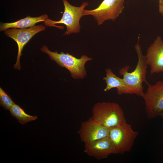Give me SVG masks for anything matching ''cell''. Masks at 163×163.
<instances>
[{"mask_svg": "<svg viewBox=\"0 0 163 163\" xmlns=\"http://www.w3.org/2000/svg\"><path fill=\"white\" fill-rule=\"evenodd\" d=\"M64 6V11L61 18L58 21H55L50 19L48 23V26L55 27L62 29L63 26H57L56 24H63L66 27V30L63 35H69L72 33L79 32L81 26L80 20L84 16V8L88 5L87 2H83L80 6H73L69 3L67 0H62Z\"/></svg>", "mask_w": 163, "mask_h": 163, "instance_id": "4", "label": "cell"}, {"mask_svg": "<svg viewBox=\"0 0 163 163\" xmlns=\"http://www.w3.org/2000/svg\"><path fill=\"white\" fill-rule=\"evenodd\" d=\"M145 83L148 87L143 98L146 117L151 119L163 112V80L158 81L153 85L146 81Z\"/></svg>", "mask_w": 163, "mask_h": 163, "instance_id": "6", "label": "cell"}, {"mask_svg": "<svg viewBox=\"0 0 163 163\" xmlns=\"http://www.w3.org/2000/svg\"><path fill=\"white\" fill-rule=\"evenodd\" d=\"M109 130L91 117L81 123L77 133L85 143L108 136Z\"/></svg>", "mask_w": 163, "mask_h": 163, "instance_id": "9", "label": "cell"}, {"mask_svg": "<svg viewBox=\"0 0 163 163\" xmlns=\"http://www.w3.org/2000/svg\"><path fill=\"white\" fill-rule=\"evenodd\" d=\"M140 37H139L135 48L137 53L138 61L134 70L131 72L128 71L129 66H126L121 68L119 71L120 75L123 76V79L131 90L132 94L143 97L144 93L143 82L146 81L147 64L145 56L142 53L141 45L139 44Z\"/></svg>", "mask_w": 163, "mask_h": 163, "instance_id": "1", "label": "cell"}, {"mask_svg": "<svg viewBox=\"0 0 163 163\" xmlns=\"http://www.w3.org/2000/svg\"><path fill=\"white\" fill-rule=\"evenodd\" d=\"M48 16L43 14L39 17H32L28 16L25 18L13 22L1 23L0 31H4L9 28H27L33 27L38 22L44 21L46 22L48 20Z\"/></svg>", "mask_w": 163, "mask_h": 163, "instance_id": "13", "label": "cell"}, {"mask_svg": "<svg viewBox=\"0 0 163 163\" xmlns=\"http://www.w3.org/2000/svg\"><path fill=\"white\" fill-rule=\"evenodd\" d=\"M92 114L93 119L109 129L126 123L123 109L116 103L97 102L92 108Z\"/></svg>", "mask_w": 163, "mask_h": 163, "instance_id": "3", "label": "cell"}, {"mask_svg": "<svg viewBox=\"0 0 163 163\" xmlns=\"http://www.w3.org/2000/svg\"><path fill=\"white\" fill-rule=\"evenodd\" d=\"M145 56L151 75L163 72V40L160 36L148 48Z\"/></svg>", "mask_w": 163, "mask_h": 163, "instance_id": "10", "label": "cell"}, {"mask_svg": "<svg viewBox=\"0 0 163 163\" xmlns=\"http://www.w3.org/2000/svg\"><path fill=\"white\" fill-rule=\"evenodd\" d=\"M124 3V0H104L94 9H84L83 15H92L98 25L108 20L114 21L123 11Z\"/></svg>", "mask_w": 163, "mask_h": 163, "instance_id": "7", "label": "cell"}, {"mask_svg": "<svg viewBox=\"0 0 163 163\" xmlns=\"http://www.w3.org/2000/svg\"><path fill=\"white\" fill-rule=\"evenodd\" d=\"M15 103L11 97L0 87V104L5 110H10Z\"/></svg>", "mask_w": 163, "mask_h": 163, "instance_id": "15", "label": "cell"}, {"mask_svg": "<svg viewBox=\"0 0 163 163\" xmlns=\"http://www.w3.org/2000/svg\"><path fill=\"white\" fill-rule=\"evenodd\" d=\"M138 134L127 123L110 128L108 137L114 145L115 154L129 152Z\"/></svg>", "mask_w": 163, "mask_h": 163, "instance_id": "5", "label": "cell"}, {"mask_svg": "<svg viewBox=\"0 0 163 163\" xmlns=\"http://www.w3.org/2000/svg\"><path fill=\"white\" fill-rule=\"evenodd\" d=\"M46 29L44 26L41 24L27 28H9L4 31L5 35L12 39L17 44L18 53L16 63L13 66L15 69H21L20 59L24 46L35 34Z\"/></svg>", "mask_w": 163, "mask_h": 163, "instance_id": "8", "label": "cell"}, {"mask_svg": "<svg viewBox=\"0 0 163 163\" xmlns=\"http://www.w3.org/2000/svg\"><path fill=\"white\" fill-rule=\"evenodd\" d=\"M106 76L103 79L106 84L104 91H106L111 89L116 88L118 95L132 94L129 88L126 84L123 78H120L116 75L110 69H105Z\"/></svg>", "mask_w": 163, "mask_h": 163, "instance_id": "12", "label": "cell"}, {"mask_svg": "<svg viewBox=\"0 0 163 163\" xmlns=\"http://www.w3.org/2000/svg\"><path fill=\"white\" fill-rule=\"evenodd\" d=\"M41 50L47 54L52 60L61 67L67 69L74 79H82L86 76L85 65L87 62L91 60V58L82 55L80 58H77L68 53L61 52L59 53L57 51L52 52L45 45L43 46Z\"/></svg>", "mask_w": 163, "mask_h": 163, "instance_id": "2", "label": "cell"}, {"mask_svg": "<svg viewBox=\"0 0 163 163\" xmlns=\"http://www.w3.org/2000/svg\"><path fill=\"white\" fill-rule=\"evenodd\" d=\"M85 145L84 152L98 160L115 154L114 147L108 136L85 143Z\"/></svg>", "mask_w": 163, "mask_h": 163, "instance_id": "11", "label": "cell"}, {"mask_svg": "<svg viewBox=\"0 0 163 163\" xmlns=\"http://www.w3.org/2000/svg\"><path fill=\"white\" fill-rule=\"evenodd\" d=\"M9 110L11 116L16 118L18 122L23 125L35 120L37 118L36 116H33L27 114L19 105L15 103Z\"/></svg>", "mask_w": 163, "mask_h": 163, "instance_id": "14", "label": "cell"}, {"mask_svg": "<svg viewBox=\"0 0 163 163\" xmlns=\"http://www.w3.org/2000/svg\"><path fill=\"white\" fill-rule=\"evenodd\" d=\"M160 0L163 1V0Z\"/></svg>", "mask_w": 163, "mask_h": 163, "instance_id": "17", "label": "cell"}, {"mask_svg": "<svg viewBox=\"0 0 163 163\" xmlns=\"http://www.w3.org/2000/svg\"><path fill=\"white\" fill-rule=\"evenodd\" d=\"M159 116H160L162 118H163V112L161 113Z\"/></svg>", "mask_w": 163, "mask_h": 163, "instance_id": "16", "label": "cell"}]
</instances>
